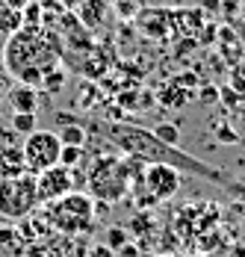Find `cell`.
Wrapping results in <instances>:
<instances>
[{
	"instance_id": "1",
	"label": "cell",
	"mask_w": 245,
	"mask_h": 257,
	"mask_svg": "<svg viewBox=\"0 0 245 257\" xmlns=\"http://www.w3.org/2000/svg\"><path fill=\"white\" fill-rule=\"evenodd\" d=\"M92 130L106 136V142L121 151L124 157H136L142 163H163V166H172L180 175H195V178H204L210 183H219V186H227V189H236L239 183H233V178H227L224 172H219L216 166L198 160V157L180 151V145H169L163 139L154 136V130L136 127V124H124V121H92Z\"/></svg>"
},
{
	"instance_id": "2",
	"label": "cell",
	"mask_w": 245,
	"mask_h": 257,
	"mask_svg": "<svg viewBox=\"0 0 245 257\" xmlns=\"http://www.w3.org/2000/svg\"><path fill=\"white\" fill-rule=\"evenodd\" d=\"M0 59H3L6 74H12L18 83L33 86V89H42L48 74H53L62 65L56 39L42 33L39 27H24V24L6 39Z\"/></svg>"
},
{
	"instance_id": "3",
	"label": "cell",
	"mask_w": 245,
	"mask_h": 257,
	"mask_svg": "<svg viewBox=\"0 0 245 257\" xmlns=\"http://www.w3.org/2000/svg\"><path fill=\"white\" fill-rule=\"evenodd\" d=\"M148 163L136 160V157H124V154H106L98 157L89 172H86V186H89V195L95 201L103 204H118L130 195L133 183L142 178Z\"/></svg>"
},
{
	"instance_id": "4",
	"label": "cell",
	"mask_w": 245,
	"mask_h": 257,
	"mask_svg": "<svg viewBox=\"0 0 245 257\" xmlns=\"http://www.w3.org/2000/svg\"><path fill=\"white\" fill-rule=\"evenodd\" d=\"M39 213L45 216L50 233H68V236H86L98 222L95 198L89 192H68L50 204H42Z\"/></svg>"
},
{
	"instance_id": "5",
	"label": "cell",
	"mask_w": 245,
	"mask_h": 257,
	"mask_svg": "<svg viewBox=\"0 0 245 257\" xmlns=\"http://www.w3.org/2000/svg\"><path fill=\"white\" fill-rule=\"evenodd\" d=\"M39 210L36 178L24 172L15 178H0V219L3 222H24Z\"/></svg>"
},
{
	"instance_id": "6",
	"label": "cell",
	"mask_w": 245,
	"mask_h": 257,
	"mask_svg": "<svg viewBox=\"0 0 245 257\" xmlns=\"http://www.w3.org/2000/svg\"><path fill=\"white\" fill-rule=\"evenodd\" d=\"M21 154H24V169L30 175H42L53 166H59L62 154V142L53 130H33L21 142Z\"/></svg>"
},
{
	"instance_id": "7",
	"label": "cell",
	"mask_w": 245,
	"mask_h": 257,
	"mask_svg": "<svg viewBox=\"0 0 245 257\" xmlns=\"http://www.w3.org/2000/svg\"><path fill=\"white\" fill-rule=\"evenodd\" d=\"M33 178H36L39 207L74 192V175H71V169H65V166H53V169L42 172V175H33Z\"/></svg>"
},
{
	"instance_id": "8",
	"label": "cell",
	"mask_w": 245,
	"mask_h": 257,
	"mask_svg": "<svg viewBox=\"0 0 245 257\" xmlns=\"http://www.w3.org/2000/svg\"><path fill=\"white\" fill-rule=\"evenodd\" d=\"M45 257H86L89 245L86 236H68V233H48L42 239Z\"/></svg>"
},
{
	"instance_id": "9",
	"label": "cell",
	"mask_w": 245,
	"mask_h": 257,
	"mask_svg": "<svg viewBox=\"0 0 245 257\" xmlns=\"http://www.w3.org/2000/svg\"><path fill=\"white\" fill-rule=\"evenodd\" d=\"M30 242L24 239V233L18 228H6L0 225V257H24Z\"/></svg>"
},
{
	"instance_id": "10",
	"label": "cell",
	"mask_w": 245,
	"mask_h": 257,
	"mask_svg": "<svg viewBox=\"0 0 245 257\" xmlns=\"http://www.w3.org/2000/svg\"><path fill=\"white\" fill-rule=\"evenodd\" d=\"M36 92H39V89L24 86V83L12 86V89H9V106H12L15 112H36V106H39V95H36Z\"/></svg>"
},
{
	"instance_id": "11",
	"label": "cell",
	"mask_w": 245,
	"mask_h": 257,
	"mask_svg": "<svg viewBox=\"0 0 245 257\" xmlns=\"http://www.w3.org/2000/svg\"><path fill=\"white\" fill-rule=\"evenodd\" d=\"M77 12H80V24L89 27V30H95V27H100V21L106 18L109 6H106V0H83V3L77 6Z\"/></svg>"
},
{
	"instance_id": "12",
	"label": "cell",
	"mask_w": 245,
	"mask_h": 257,
	"mask_svg": "<svg viewBox=\"0 0 245 257\" xmlns=\"http://www.w3.org/2000/svg\"><path fill=\"white\" fill-rule=\"evenodd\" d=\"M24 154H21V145H9V148H0V178H15V175H24Z\"/></svg>"
},
{
	"instance_id": "13",
	"label": "cell",
	"mask_w": 245,
	"mask_h": 257,
	"mask_svg": "<svg viewBox=\"0 0 245 257\" xmlns=\"http://www.w3.org/2000/svg\"><path fill=\"white\" fill-rule=\"evenodd\" d=\"M56 136H59V142L68 145V148H83V145H86V130L80 127V124H68V127L59 130Z\"/></svg>"
},
{
	"instance_id": "14",
	"label": "cell",
	"mask_w": 245,
	"mask_h": 257,
	"mask_svg": "<svg viewBox=\"0 0 245 257\" xmlns=\"http://www.w3.org/2000/svg\"><path fill=\"white\" fill-rule=\"evenodd\" d=\"M12 130L18 136H30L36 130V112H15L12 115Z\"/></svg>"
},
{
	"instance_id": "15",
	"label": "cell",
	"mask_w": 245,
	"mask_h": 257,
	"mask_svg": "<svg viewBox=\"0 0 245 257\" xmlns=\"http://www.w3.org/2000/svg\"><path fill=\"white\" fill-rule=\"evenodd\" d=\"M154 136L163 139V142H169V145H180V127L177 124H169V121H160L154 127Z\"/></svg>"
},
{
	"instance_id": "16",
	"label": "cell",
	"mask_w": 245,
	"mask_h": 257,
	"mask_svg": "<svg viewBox=\"0 0 245 257\" xmlns=\"http://www.w3.org/2000/svg\"><path fill=\"white\" fill-rule=\"evenodd\" d=\"M127 242H130V233L124 231V228H109V231H106V242H103V245H109V248L118 254Z\"/></svg>"
},
{
	"instance_id": "17",
	"label": "cell",
	"mask_w": 245,
	"mask_h": 257,
	"mask_svg": "<svg viewBox=\"0 0 245 257\" xmlns=\"http://www.w3.org/2000/svg\"><path fill=\"white\" fill-rule=\"evenodd\" d=\"M80 157H83V148H68V145H62L59 166H65V169H74V166L80 163Z\"/></svg>"
},
{
	"instance_id": "18",
	"label": "cell",
	"mask_w": 245,
	"mask_h": 257,
	"mask_svg": "<svg viewBox=\"0 0 245 257\" xmlns=\"http://www.w3.org/2000/svg\"><path fill=\"white\" fill-rule=\"evenodd\" d=\"M86 257H118V254H115V251H112L109 245H103V242H100V245H92Z\"/></svg>"
},
{
	"instance_id": "19",
	"label": "cell",
	"mask_w": 245,
	"mask_h": 257,
	"mask_svg": "<svg viewBox=\"0 0 245 257\" xmlns=\"http://www.w3.org/2000/svg\"><path fill=\"white\" fill-rule=\"evenodd\" d=\"M0 3H3L6 9H15V12H21V9H24L30 0H0Z\"/></svg>"
},
{
	"instance_id": "20",
	"label": "cell",
	"mask_w": 245,
	"mask_h": 257,
	"mask_svg": "<svg viewBox=\"0 0 245 257\" xmlns=\"http://www.w3.org/2000/svg\"><path fill=\"white\" fill-rule=\"evenodd\" d=\"M80 3H83V0H59V6H62V9H77Z\"/></svg>"
},
{
	"instance_id": "21",
	"label": "cell",
	"mask_w": 245,
	"mask_h": 257,
	"mask_svg": "<svg viewBox=\"0 0 245 257\" xmlns=\"http://www.w3.org/2000/svg\"><path fill=\"white\" fill-rule=\"evenodd\" d=\"M154 257H166V254H154Z\"/></svg>"
}]
</instances>
